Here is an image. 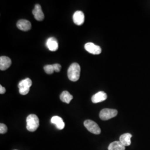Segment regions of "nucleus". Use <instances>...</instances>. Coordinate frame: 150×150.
Returning <instances> with one entry per match:
<instances>
[{
  "label": "nucleus",
  "mask_w": 150,
  "mask_h": 150,
  "mask_svg": "<svg viewBox=\"0 0 150 150\" xmlns=\"http://www.w3.org/2000/svg\"><path fill=\"white\" fill-rule=\"evenodd\" d=\"M80 66L77 63L71 64L67 71V75L69 80L73 82L79 80L80 76Z\"/></svg>",
  "instance_id": "1"
},
{
  "label": "nucleus",
  "mask_w": 150,
  "mask_h": 150,
  "mask_svg": "<svg viewBox=\"0 0 150 150\" xmlns=\"http://www.w3.org/2000/svg\"><path fill=\"white\" fill-rule=\"evenodd\" d=\"M26 128L30 132L35 131L39 127V119L35 114H31L26 118Z\"/></svg>",
  "instance_id": "2"
},
{
  "label": "nucleus",
  "mask_w": 150,
  "mask_h": 150,
  "mask_svg": "<svg viewBox=\"0 0 150 150\" xmlns=\"http://www.w3.org/2000/svg\"><path fill=\"white\" fill-rule=\"evenodd\" d=\"M32 81L29 78L21 81L18 85L20 93L22 95H27L30 91V88L32 86Z\"/></svg>",
  "instance_id": "3"
},
{
  "label": "nucleus",
  "mask_w": 150,
  "mask_h": 150,
  "mask_svg": "<svg viewBox=\"0 0 150 150\" xmlns=\"http://www.w3.org/2000/svg\"><path fill=\"white\" fill-rule=\"evenodd\" d=\"M117 113L118 112L116 110L104 108L102 110L100 113V117L102 120L106 121L115 117V116H117Z\"/></svg>",
  "instance_id": "4"
},
{
  "label": "nucleus",
  "mask_w": 150,
  "mask_h": 150,
  "mask_svg": "<svg viewBox=\"0 0 150 150\" xmlns=\"http://www.w3.org/2000/svg\"><path fill=\"white\" fill-rule=\"evenodd\" d=\"M84 126L88 131L93 134H101V131L98 125L92 120H86L84 122Z\"/></svg>",
  "instance_id": "5"
},
{
  "label": "nucleus",
  "mask_w": 150,
  "mask_h": 150,
  "mask_svg": "<svg viewBox=\"0 0 150 150\" xmlns=\"http://www.w3.org/2000/svg\"><path fill=\"white\" fill-rule=\"evenodd\" d=\"M85 48L86 51L93 54H99L102 52L101 48L92 42H88L85 45Z\"/></svg>",
  "instance_id": "6"
},
{
  "label": "nucleus",
  "mask_w": 150,
  "mask_h": 150,
  "mask_svg": "<svg viewBox=\"0 0 150 150\" xmlns=\"http://www.w3.org/2000/svg\"><path fill=\"white\" fill-rule=\"evenodd\" d=\"M32 13L35 17V18L38 21H41L44 19V14L42 10L41 7L39 4L35 6V8L32 11Z\"/></svg>",
  "instance_id": "7"
},
{
  "label": "nucleus",
  "mask_w": 150,
  "mask_h": 150,
  "mask_svg": "<svg viewBox=\"0 0 150 150\" xmlns=\"http://www.w3.org/2000/svg\"><path fill=\"white\" fill-rule=\"evenodd\" d=\"M73 21L76 25H82L85 21L84 13L82 11H76L73 15Z\"/></svg>",
  "instance_id": "8"
},
{
  "label": "nucleus",
  "mask_w": 150,
  "mask_h": 150,
  "mask_svg": "<svg viewBox=\"0 0 150 150\" xmlns=\"http://www.w3.org/2000/svg\"><path fill=\"white\" fill-rule=\"evenodd\" d=\"M17 27L23 31H27L31 28V23L26 20H20L17 23Z\"/></svg>",
  "instance_id": "9"
},
{
  "label": "nucleus",
  "mask_w": 150,
  "mask_h": 150,
  "mask_svg": "<svg viewBox=\"0 0 150 150\" xmlns=\"http://www.w3.org/2000/svg\"><path fill=\"white\" fill-rule=\"evenodd\" d=\"M107 98V94L105 92L103 91H100L92 97L91 100H92V102L93 103H97L102 102L106 100Z\"/></svg>",
  "instance_id": "10"
},
{
  "label": "nucleus",
  "mask_w": 150,
  "mask_h": 150,
  "mask_svg": "<svg viewBox=\"0 0 150 150\" xmlns=\"http://www.w3.org/2000/svg\"><path fill=\"white\" fill-rule=\"evenodd\" d=\"M12 64L11 59L7 56H1L0 57V70L5 71L8 69Z\"/></svg>",
  "instance_id": "11"
},
{
  "label": "nucleus",
  "mask_w": 150,
  "mask_h": 150,
  "mask_svg": "<svg viewBox=\"0 0 150 150\" xmlns=\"http://www.w3.org/2000/svg\"><path fill=\"white\" fill-rule=\"evenodd\" d=\"M46 46L51 51H56L59 48V44L57 40L54 38H48L46 41Z\"/></svg>",
  "instance_id": "12"
},
{
  "label": "nucleus",
  "mask_w": 150,
  "mask_h": 150,
  "mask_svg": "<svg viewBox=\"0 0 150 150\" xmlns=\"http://www.w3.org/2000/svg\"><path fill=\"white\" fill-rule=\"evenodd\" d=\"M51 123L54 124L57 128L59 129H64L65 124L62 120V118L60 117L59 116H55L51 118Z\"/></svg>",
  "instance_id": "13"
},
{
  "label": "nucleus",
  "mask_w": 150,
  "mask_h": 150,
  "mask_svg": "<svg viewBox=\"0 0 150 150\" xmlns=\"http://www.w3.org/2000/svg\"><path fill=\"white\" fill-rule=\"evenodd\" d=\"M132 136V134H130L129 133L124 134L120 136V141L125 146H129L131 145V139Z\"/></svg>",
  "instance_id": "14"
},
{
  "label": "nucleus",
  "mask_w": 150,
  "mask_h": 150,
  "mask_svg": "<svg viewBox=\"0 0 150 150\" xmlns=\"http://www.w3.org/2000/svg\"><path fill=\"white\" fill-rule=\"evenodd\" d=\"M108 150H125V146L120 141H114L111 143L108 147Z\"/></svg>",
  "instance_id": "15"
},
{
  "label": "nucleus",
  "mask_w": 150,
  "mask_h": 150,
  "mask_svg": "<svg viewBox=\"0 0 150 150\" xmlns=\"http://www.w3.org/2000/svg\"><path fill=\"white\" fill-rule=\"evenodd\" d=\"M59 97L62 102H65L66 103H70L71 101L73 99V96L67 91H63Z\"/></svg>",
  "instance_id": "16"
},
{
  "label": "nucleus",
  "mask_w": 150,
  "mask_h": 150,
  "mask_svg": "<svg viewBox=\"0 0 150 150\" xmlns=\"http://www.w3.org/2000/svg\"><path fill=\"white\" fill-rule=\"evenodd\" d=\"M44 70L45 71V72L48 74V75H51L54 72V69L52 64H47L44 66L43 67Z\"/></svg>",
  "instance_id": "17"
},
{
  "label": "nucleus",
  "mask_w": 150,
  "mask_h": 150,
  "mask_svg": "<svg viewBox=\"0 0 150 150\" xmlns=\"http://www.w3.org/2000/svg\"><path fill=\"white\" fill-rule=\"evenodd\" d=\"M7 126L4 123H1L0 124V133L1 134H4L7 132Z\"/></svg>",
  "instance_id": "18"
},
{
  "label": "nucleus",
  "mask_w": 150,
  "mask_h": 150,
  "mask_svg": "<svg viewBox=\"0 0 150 150\" xmlns=\"http://www.w3.org/2000/svg\"><path fill=\"white\" fill-rule=\"evenodd\" d=\"M54 67V71L56 72H59L61 69V66L58 64H52Z\"/></svg>",
  "instance_id": "19"
},
{
  "label": "nucleus",
  "mask_w": 150,
  "mask_h": 150,
  "mask_svg": "<svg viewBox=\"0 0 150 150\" xmlns=\"http://www.w3.org/2000/svg\"><path fill=\"white\" fill-rule=\"evenodd\" d=\"M6 92V89L5 87H2L1 85H0V93L1 94H4Z\"/></svg>",
  "instance_id": "20"
},
{
  "label": "nucleus",
  "mask_w": 150,
  "mask_h": 150,
  "mask_svg": "<svg viewBox=\"0 0 150 150\" xmlns=\"http://www.w3.org/2000/svg\"></svg>",
  "instance_id": "21"
}]
</instances>
